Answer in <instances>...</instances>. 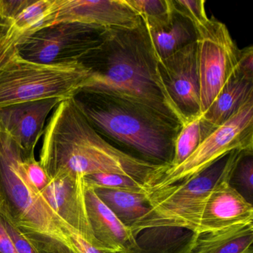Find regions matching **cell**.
<instances>
[{"label":"cell","instance_id":"cell-1","mask_svg":"<svg viewBox=\"0 0 253 253\" xmlns=\"http://www.w3.org/2000/svg\"><path fill=\"white\" fill-rule=\"evenodd\" d=\"M40 163L50 179L60 174L114 173L133 177L147 191L168 167L123 152L100 135L74 102L62 100L44 130Z\"/></svg>","mask_w":253,"mask_h":253},{"label":"cell","instance_id":"cell-2","mask_svg":"<svg viewBox=\"0 0 253 253\" xmlns=\"http://www.w3.org/2000/svg\"><path fill=\"white\" fill-rule=\"evenodd\" d=\"M79 62L91 74L83 89L131 100L177 120L166 104L143 21L135 29H109L103 42Z\"/></svg>","mask_w":253,"mask_h":253},{"label":"cell","instance_id":"cell-3","mask_svg":"<svg viewBox=\"0 0 253 253\" xmlns=\"http://www.w3.org/2000/svg\"><path fill=\"white\" fill-rule=\"evenodd\" d=\"M96 131L126 153L155 165L170 167L181 124L140 103L81 89L72 97Z\"/></svg>","mask_w":253,"mask_h":253},{"label":"cell","instance_id":"cell-4","mask_svg":"<svg viewBox=\"0 0 253 253\" xmlns=\"http://www.w3.org/2000/svg\"><path fill=\"white\" fill-rule=\"evenodd\" d=\"M23 152L0 128V215L38 253H77L71 228L30 186L20 168Z\"/></svg>","mask_w":253,"mask_h":253},{"label":"cell","instance_id":"cell-5","mask_svg":"<svg viewBox=\"0 0 253 253\" xmlns=\"http://www.w3.org/2000/svg\"><path fill=\"white\" fill-rule=\"evenodd\" d=\"M90 74L80 62L41 64L23 58L16 48L0 66V108L44 99L73 97Z\"/></svg>","mask_w":253,"mask_h":253},{"label":"cell","instance_id":"cell-6","mask_svg":"<svg viewBox=\"0 0 253 253\" xmlns=\"http://www.w3.org/2000/svg\"><path fill=\"white\" fill-rule=\"evenodd\" d=\"M241 151H232L189 180L146 192L152 217L146 229H186L197 235L204 204L214 186L228 179Z\"/></svg>","mask_w":253,"mask_h":253},{"label":"cell","instance_id":"cell-7","mask_svg":"<svg viewBox=\"0 0 253 253\" xmlns=\"http://www.w3.org/2000/svg\"><path fill=\"white\" fill-rule=\"evenodd\" d=\"M235 150H253V98L217 127L184 162L166 169L148 192L189 180Z\"/></svg>","mask_w":253,"mask_h":253},{"label":"cell","instance_id":"cell-8","mask_svg":"<svg viewBox=\"0 0 253 253\" xmlns=\"http://www.w3.org/2000/svg\"><path fill=\"white\" fill-rule=\"evenodd\" d=\"M109 30L84 23H57L23 38L15 48L23 58L41 64L79 62L103 42Z\"/></svg>","mask_w":253,"mask_h":253},{"label":"cell","instance_id":"cell-9","mask_svg":"<svg viewBox=\"0 0 253 253\" xmlns=\"http://www.w3.org/2000/svg\"><path fill=\"white\" fill-rule=\"evenodd\" d=\"M197 31V63L200 84L201 115L218 95L229 78L238 72L239 48L225 24L209 19Z\"/></svg>","mask_w":253,"mask_h":253},{"label":"cell","instance_id":"cell-10","mask_svg":"<svg viewBox=\"0 0 253 253\" xmlns=\"http://www.w3.org/2000/svg\"><path fill=\"white\" fill-rule=\"evenodd\" d=\"M166 104L181 126L201 115L196 42L158 61Z\"/></svg>","mask_w":253,"mask_h":253},{"label":"cell","instance_id":"cell-11","mask_svg":"<svg viewBox=\"0 0 253 253\" xmlns=\"http://www.w3.org/2000/svg\"><path fill=\"white\" fill-rule=\"evenodd\" d=\"M83 176L60 174L52 177L41 192L53 211L77 235L98 249L88 220Z\"/></svg>","mask_w":253,"mask_h":253},{"label":"cell","instance_id":"cell-12","mask_svg":"<svg viewBox=\"0 0 253 253\" xmlns=\"http://www.w3.org/2000/svg\"><path fill=\"white\" fill-rule=\"evenodd\" d=\"M60 23L131 29L143 20L126 0H60L54 24Z\"/></svg>","mask_w":253,"mask_h":253},{"label":"cell","instance_id":"cell-13","mask_svg":"<svg viewBox=\"0 0 253 253\" xmlns=\"http://www.w3.org/2000/svg\"><path fill=\"white\" fill-rule=\"evenodd\" d=\"M62 100L44 99L0 108V128L25 156L34 155L43 135L47 118Z\"/></svg>","mask_w":253,"mask_h":253},{"label":"cell","instance_id":"cell-14","mask_svg":"<svg viewBox=\"0 0 253 253\" xmlns=\"http://www.w3.org/2000/svg\"><path fill=\"white\" fill-rule=\"evenodd\" d=\"M250 223H253V204L224 179L213 187L207 197L198 234Z\"/></svg>","mask_w":253,"mask_h":253},{"label":"cell","instance_id":"cell-15","mask_svg":"<svg viewBox=\"0 0 253 253\" xmlns=\"http://www.w3.org/2000/svg\"><path fill=\"white\" fill-rule=\"evenodd\" d=\"M88 220L98 249L115 253H128L137 247L136 236L100 199L94 189L85 186Z\"/></svg>","mask_w":253,"mask_h":253},{"label":"cell","instance_id":"cell-16","mask_svg":"<svg viewBox=\"0 0 253 253\" xmlns=\"http://www.w3.org/2000/svg\"><path fill=\"white\" fill-rule=\"evenodd\" d=\"M96 195L134 235L147 228L152 207L145 192L93 189Z\"/></svg>","mask_w":253,"mask_h":253},{"label":"cell","instance_id":"cell-17","mask_svg":"<svg viewBox=\"0 0 253 253\" xmlns=\"http://www.w3.org/2000/svg\"><path fill=\"white\" fill-rule=\"evenodd\" d=\"M194 235L191 253H248L253 251V223Z\"/></svg>","mask_w":253,"mask_h":253},{"label":"cell","instance_id":"cell-18","mask_svg":"<svg viewBox=\"0 0 253 253\" xmlns=\"http://www.w3.org/2000/svg\"><path fill=\"white\" fill-rule=\"evenodd\" d=\"M60 0H32L14 19L0 23V31L16 45L19 41L54 25Z\"/></svg>","mask_w":253,"mask_h":253},{"label":"cell","instance_id":"cell-19","mask_svg":"<svg viewBox=\"0 0 253 253\" xmlns=\"http://www.w3.org/2000/svg\"><path fill=\"white\" fill-rule=\"evenodd\" d=\"M146 29L157 61L164 60L186 45L196 42L195 26L174 8L169 20L164 26Z\"/></svg>","mask_w":253,"mask_h":253},{"label":"cell","instance_id":"cell-20","mask_svg":"<svg viewBox=\"0 0 253 253\" xmlns=\"http://www.w3.org/2000/svg\"><path fill=\"white\" fill-rule=\"evenodd\" d=\"M252 98L253 81L246 79L237 72L229 78L209 109L201 115V118L213 128H217Z\"/></svg>","mask_w":253,"mask_h":253},{"label":"cell","instance_id":"cell-21","mask_svg":"<svg viewBox=\"0 0 253 253\" xmlns=\"http://www.w3.org/2000/svg\"><path fill=\"white\" fill-rule=\"evenodd\" d=\"M215 128L207 124L201 115L183 124L174 142V157L169 168L184 162Z\"/></svg>","mask_w":253,"mask_h":253},{"label":"cell","instance_id":"cell-22","mask_svg":"<svg viewBox=\"0 0 253 253\" xmlns=\"http://www.w3.org/2000/svg\"><path fill=\"white\" fill-rule=\"evenodd\" d=\"M227 182L246 201L253 204V150L241 151L238 153Z\"/></svg>","mask_w":253,"mask_h":253},{"label":"cell","instance_id":"cell-23","mask_svg":"<svg viewBox=\"0 0 253 253\" xmlns=\"http://www.w3.org/2000/svg\"><path fill=\"white\" fill-rule=\"evenodd\" d=\"M137 11L148 29L168 23L174 11L172 0H126Z\"/></svg>","mask_w":253,"mask_h":253},{"label":"cell","instance_id":"cell-24","mask_svg":"<svg viewBox=\"0 0 253 253\" xmlns=\"http://www.w3.org/2000/svg\"><path fill=\"white\" fill-rule=\"evenodd\" d=\"M86 187L132 192H147V188L133 177L114 173H97L84 176Z\"/></svg>","mask_w":253,"mask_h":253},{"label":"cell","instance_id":"cell-25","mask_svg":"<svg viewBox=\"0 0 253 253\" xmlns=\"http://www.w3.org/2000/svg\"><path fill=\"white\" fill-rule=\"evenodd\" d=\"M20 164L28 183L37 192H42L51 179L40 161L35 159V155L25 156L23 154Z\"/></svg>","mask_w":253,"mask_h":253},{"label":"cell","instance_id":"cell-26","mask_svg":"<svg viewBox=\"0 0 253 253\" xmlns=\"http://www.w3.org/2000/svg\"><path fill=\"white\" fill-rule=\"evenodd\" d=\"M174 10L189 19L195 29L208 21L204 0H172Z\"/></svg>","mask_w":253,"mask_h":253},{"label":"cell","instance_id":"cell-27","mask_svg":"<svg viewBox=\"0 0 253 253\" xmlns=\"http://www.w3.org/2000/svg\"><path fill=\"white\" fill-rule=\"evenodd\" d=\"M32 0H0V23H6L18 15Z\"/></svg>","mask_w":253,"mask_h":253},{"label":"cell","instance_id":"cell-28","mask_svg":"<svg viewBox=\"0 0 253 253\" xmlns=\"http://www.w3.org/2000/svg\"><path fill=\"white\" fill-rule=\"evenodd\" d=\"M237 71L241 76L253 81V46L238 50Z\"/></svg>","mask_w":253,"mask_h":253},{"label":"cell","instance_id":"cell-29","mask_svg":"<svg viewBox=\"0 0 253 253\" xmlns=\"http://www.w3.org/2000/svg\"><path fill=\"white\" fill-rule=\"evenodd\" d=\"M0 216H1V218H2V222H3L5 229L8 231L14 245H15L17 253H38V252L32 246V244L13 225H11L8 220H5L2 215Z\"/></svg>","mask_w":253,"mask_h":253},{"label":"cell","instance_id":"cell-30","mask_svg":"<svg viewBox=\"0 0 253 253\" xmlns=\"http://www.w3.org/2000/svg\"><path fill=\"white\" fill-rule=\"evenodd\" d=\"M70 239L77 253H115L103 251L93 247L91 244H88L85 240L77 235L72 229L70 230Z\"/></svg>","mask_w":253,"mask_h":253},{"label":"cell","instance_id":"cell-31","mask_svg":"<svg viewBox=\"0 0 253 253\" xmlns=\"http://www.w3.org/2000/svg\"><path fill=\"white\" fill-rule=\"evenodd\" d=\"M0 253H18L0 216Z\"/></svg>","mask_w":253,"mask_h":253},{"label":"cell","instance_id":"cell-32","mask_svg":"<svg viewBox=\"0 0 253 253\" xmlns=\"http://www.w3.org/2000/svg\"><path fill=\"white\" fill-rule=\"evenodd\" d=\"M15 48V45L8 41L0 31V66L7 60Z\"/></svg>","mask_w":253,"mask_h":253},{"label":"cell","instance_id":"cell-33","mask_svg":"<svg viewBox=\"0 0 253 253\" xmlns=\"http://www.w3.org/2000/svg\"><path fill=\"white\" fill-rule=\"evenodd\" d=\"M253 253V251L250 252V253Z\"/></svg>","mask_w":253,"mask_h":253},{"label":"cell","instance_id":"cell-34","mask_svg":"<svg viewBox=\"0 0 253 253\" xmlns=\"http://www.w3.org/2000/svg\"><path fill=\"white\" fill-rule=\"evenodd\" d=\"M0 204H1V201H0Z\"/></svg>","mask_w":253,"mask_h":253}]
</instances>
